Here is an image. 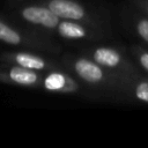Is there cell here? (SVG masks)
I'll list each match as a JSON object with an SVG mask.
<instances>
[{
  "instance_id": "cell-6",
  "label": "cell",
  "mask_w": 148,
  "mask_h": 148,
  "mask_svg": "<svg viewBox=\"0 0 148 148\" xmlns=\"http://www.w3.org/2000/svg\"><path fill=\"white\" fill-rule=\"evenodd\" d=\"M58 31L65 38L77 39V38H82L86 36V30L80 24L68 22V21H64V22L59 23L58 24Z\"/></svg>"
},
{
  "instance_id": "cell-3",
  "label": "cell",
  "mask_w": 148,
  "mask_h": 148,
  "mask_svg": "<svg viewBox=\"0 0 148 148\" xmlns=\"http://www.w3.org/2000/svg\"><path fill=\"white\" fill-rule=\"evenodd\" d=\"M74 67L79 76L87 82L96 83V82H99L103 77V72L99 68V66L87 59H79L75 62Z\"/></svg>"
},
{
  "instance_id": "cell-8",
  "label": "cell",
  "mask_w": 148,
  "mask_h": 148,
  "mask_svg": "<svg viewBox=\"0 0 148 148\" xmlns=\"http://www.w3.org/2000/svg\"><path fill=\"white\" fill-rule=\"evenodd\" d=\"M0 40L6 42L8 44H20L21 42V36L13 30L12 28H9L7 24L0 22Z\"/></svg>"
},
{
  "instance_id": "cell-11",
  "label": "cell",
  "mask_w": 148,
  "mask_h": 148,
  "mask_svg": "<svg viewBox=\"0 0 148 148\" xmlns=\"http://www.w3.org/2000/svg\"><path fill=\"white\" fill-rule=\"evenodd\" d=\"M138 32L141 36L142 39H145L146 42H148V21L147 20H141L138 23Z\"/></svg>"
},
{
  "instance_id": "cell-10",
  "label": "cell",
  "mask_w": 148,
  "mask_h": 148,
  "mask_svg": "<svg viewBox=\"0 0 148 148\" xmlns=\"http://www.w3.org/2000/svg\"><path fill=\"white\" fill-rule=\"evenodd\" d=\"M135 95L139 99L148 102V82H141L135 89Z\"/></svg>"
},
{
  "instance_id": "cell-5",
  "label": "cell",
  "mask_w": 148,
  "mask_h": 148,
  "mask_svg": "<svg viewBox=\"0 0 148 148\" xmlns=\"http://www.w3.org/2000/svg\"><path fill=\"white\" fill-rule=\"evenodd\" d=\"M10 79L20 84H34L37 81V74L30 68L25 67H14L9 72Z\"/></svg>"
},
{
  "instance_id": "cell-1",
  "label": "cell",
  "mask_w": 148,
  "mask_h": 148,
  "mask_svg": "<svg viewBox=\"0 0 148 148\" xmlns=\"http://www.w3.org/2000/svg\"><path fill=\"white\" fill-rule=\"evenodd\" d=\"M22 16L28 22L35 23V24H42L46 28H56L59 24V17L47 7H37V6H30L25 7L22 10Z\"/></svg>"
},
{
  "instance_id": "cell-2",
  "label": "cell",
  "mask_w": 148,
  "mask_h": 148,
  "mask_svg": "<svg viewBox=\"0 0 148 148\" xmlns=\"http://www.w3.org/2000/svg\"><path fill=\"white\" fill-rule=\"evenodd\" d=\"M49 8L61 18L81 20L84 16L83 7L71 0H51Z\"/></svg>"
},
{
  "instance_id": "cell-4",
  "label": "cell",
  "mask_w": 148,
  "mask_h": 148,
  "mask_svg": "<svg viewBox=\"0 0 148 148\" xmlns=\"http://www.w3.org/2000/svg\"><path fill=\"white\" fill-rule=\"evenodd\" d=\"M94 59L99 65L106 67H114L120 61V54L112 49L99 47L94 52Z\"/></svg>"
},
{
  "instance_id": "cell-12",
  "label": "cell",
  "mask_w": 148,
  "mask_h": 148,
  "mask_svg": "<svg viewBox=\"0 0 148 148\" xmlns=\"http://www.w3.org/2000/svg\"><path fill=\"white\" fill-rule=\"evenodd\" d=\"M140 62L143 66V68L148 71V53H143L140 56Z\"/></svg>"
},
{
  "instance_id": "cell-9",
  "label": "cell",
  "mask_w": 148,
  "mask_h": 148,
  "mask_svg": "<svg viewBox=\"0 0 148 148\" xmlns=\"http://www.w3.org/2000/svg\"><path fill=\"white\" fill-rule=\"evenodd\" d=\"M45 87L50 90H58L60 88L64 87L65 84V79L61 74L59 73H53L51 75H49L46 79H45V82H44Z\"/></svg>"
},
{
  "instance_id": "cell-7",
  "label": "cell",
  "mask_w": 148,
  "mask_h": 148,
  "mask_svg": "<svg viewBox=\"0 0 148 148\" xmlns=\"http://www.w3.org/2000/svg\"><path fill=\"white\" fill-rule=\"evenodd\" d=\"M15 60L22 67L30 68V69H42L45 66L44 61L40 58H38L36 56H32V54H27V53L16 54Z\"/></svg>"
}]
</instances>
